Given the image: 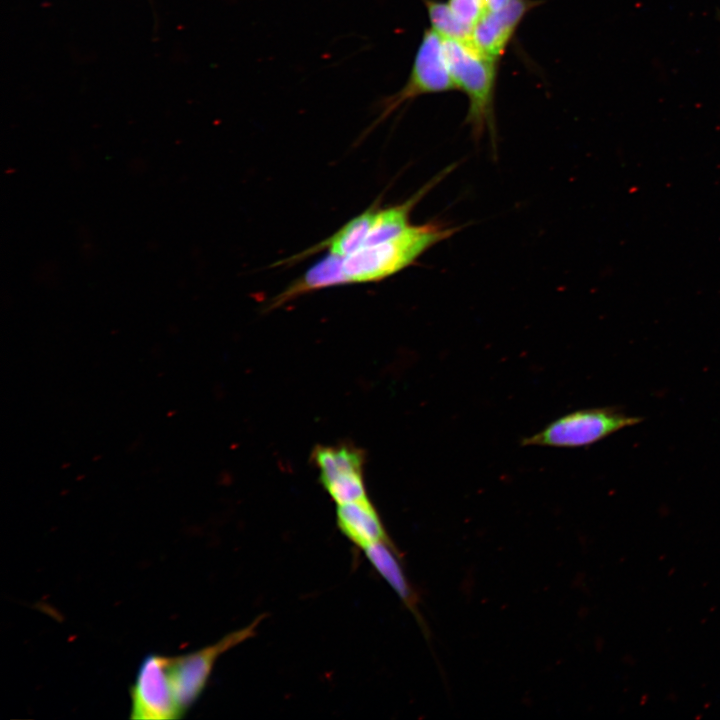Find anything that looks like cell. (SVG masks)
<instances>
[{
    "mask_svg": "<svg viewBox=\"0 0 720 720\" xmlns=\"http://www.w3.org/2000/svg\"><path fill=\"white\" fill-rule=\"evenodd\" d=\"M457 228L440 223L410 225L400 235L342 258L345 284L383 280L405 269Z\"/></svg>",
    "mask_w": 720,
    "mask_h": 720,
    "instance_id": "obj_1",
    "label": "cell"
},
{
    "mask_svg": "<svg viewBox=\"0 0 720 720\" xmlns=\"http://www.w3.org/2000/svg\"><path fill=\"white\" fill-rule=\"evenodd\" d=\"M444 53L456 89L468 98L466 123L473 137L485 130L494 137V95L498 61L481 53L472 42L443 39Z\"/></svg>",
    "mask_w": 720,
    "mask_h": 720,
    "instance_id": "obj_2",
    "label": "cell"
},
{
    "mask_svg": "<svg viewBox=\"0 0 720 720\" xmlns=\"http://www.w3.org/2000/svg\"><path fill=\"white\" fill-rule=\"evenodd\" d=\"M616 407L587 408L565 414L521 441L522 446L588 447L611 434L640 423Z\"/></svg>",
    "mask_w": 720,
    "mask_h": 720,
    "instance_id": "obj_3",
    "label": "cell"
},
{
    "mask_svg": "<svg viewBox=\"0 0 720 720\" xmlns=\"http://www.w3.org/2000/svg\"><path fill=\"white\" fill-rule=\"evenodd\" d=\"M264 615L217 642L188 654L167 657V673L175 701L184 715L206 688L218 658L254 637Z\"/></svg>",
    "mask_w": 720,
    "mask_h": 720,
    "instance_id": "obj_4",
    "label": "cell"
},
{
    "mask_svg": "<svg viewBox=\"0 0 720 720\" xmlns=\"http://www.w3.org/2000/svg\"><path fill=\"white\" fill-rule=\"evenodd\" d=\"M455 89L445 58L443 38L429 28L423 33L406 83L396 93L380 101V114L374 124L419 96Z\"/></svg>",
    "mask_w": 720,
    "mask_h": 720,
    "instance_id": "obj_5",
    "label": "cell"
},
{
    "mask_svg": "<svg viewBox=\"0 0 720 720\" xmlns=\"http://www.w3.org/2000/svg\"><path fill=\"white\" fill-rule=\"evenodd\" d=\"M130 718L171 720L183 717L169 682L167 656L149 655L141 663L130 688Z\"/></svg>",
    "mask_w": 720,
    "mask_h": 720,
    "instance_id": "obj_6",
    "label": "cell"
},
{
    "mask_svg": "<svg viewBox=\"0 0 720 720\" xmlns=\"http://www.w3.org/2000/svg\"><path fill=\"white\" fill-rule=\"evenodd\" d=\"M313 460L322 486L337 505L368 498L361 450L346 445L319 446L313 451Z\"/></svg>",
    "mask_w": 720,
    "mask_h": 720,
    "instance_id": "obj_7",
    "label": "cell"
},
{
    "mask_svg": "<svg viewBox=\"0 0 720 720\" xmlns=\"http://www.w3.org/2000/svg\"><path fill=\"white\" fill-rule=\"evenodd\" d=\"M533 0H510L503 7L488 10L472 32L473 45L484 55L499 61L528 11Z\"/></svg>",
    "mask_w": 720,
    "mask_h": 720,
    "instance_id": "obj_8",
    "label": "cell"
},
{
    "mask_svg": "<svg viewBox=\"0 0 720 720\" xmlns=\"http://www.w3.org/2000/svg\"><path fill=\"white\" fill-rule=\"evenodd\" d=\"M336 525L362 551L380 542H392L369 498L337 505Z\"/></svg>",
    "mask_w": 720,
    "mask_h": 720,
    "instance_id": "obj_9",
    "label": "cell"
},
{
    "mask_svg": "<svg viewBox=\"0 0 720 720\" xmlns=\"http://www.w3.org/2000/svg\"><path fill=\"white\" fill-rule=\"evenodd\" d=\"M375 571L387 582L403 604L416 617L420 626L423 620L418 610V598L400 564L399 552L393 542H380L363 550Z\"/></svg>",
    "mask_w": 720,
    "mask_h": 720,
    "instance_id": "obj_10",
    "label": "cell"
},
{
    "mask_svg": "<svg viewBox=\"0 0 720 720\" xmlns=\"http://www.w3.org/2000/svg\"><path fill=\"white\" fill-rule=\"evenodd\" d=\"M376 207L367 209L344 224L335 234L318 246L310 249L315 251L326 248L330 253L346 257L364 246L366 238L372 227Z\"/></svg>",
    "mask_w": 720,
    "mask_h": 720,
    "instance_id": "obj_11",
    "label": "cell"
},
{
    "mask_svg": "<svg viewBox=\"0 0 720 720\" xmlns=\"http://www.w3.org/2000/svg\"><path fill=\"white\" fill-rule=\"evenodd\" d=\"M431 29L443 39L472 42L473 28L463 24L453 14L447 2L439 0H423Z\"/></svg>",
    "mask_w": 720,
    "mask_h": 720,
    "instance_id": "obj_12",
    "label": "cell"
},
{
    "mask_svg": "<svg viewBox=\"0 0 720 720\" xmlns=\"http://www.w3.org/2000/svg\"><path fill=\"white\" fill-rule=\"evenodd\" d=\"M447 3L457 19L472 28L489 10L486 0H448Z\"/></svg>",
    "mask_w": 720,
    "mask_h": 720,
    "instance_id": "obj_13",
    "label": "cell"
},
{
    "mask_svg": "<svg viewBox=\"0 0 720 720\" xmlns=\"http://www.w3.org/2000/svg\"><path fill=\"white\" fill-rule=\"evenodd\" d=\"M510 0H486L489 10H496L503 7Z\"/></svg>",
    "mask_w": 720,
    "mask_h": 720,
    "instance_id": "obj_14",
    "label": "cell"
}]
</instances>
